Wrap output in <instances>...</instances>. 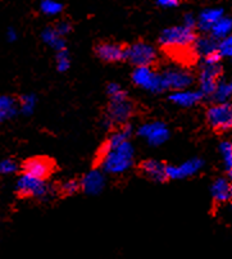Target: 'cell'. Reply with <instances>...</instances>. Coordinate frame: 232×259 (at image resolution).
Wrapping results in <instances>:
<instances>
[{
  "mask_svg": "<svg viewBox=\"0 0 232 259\" xmlns=\"http://www.w3.org/2000/svg\"><path fill=\"white\" fill-rule=\"evenodd\" d=\"M132 80L140 88L152 93H162L166 90L162 75L152 69V67H136L132 73Z\"/></svg>",
  "mask_w": 232,
  "mask_h": 259,
  "instance_id": "5b68a950",
  "label": "cell"
},
{
  "mask_svg": "<svg viewBox=\"0 0 232 259\" xmlns=\"http://www.w3.org/2000/svg\"><path fill=\"white\" fill-rule=\"evenodd\" d=\"M54 168H56V164L48 157H33L23 163L25 174L40 180L48 179L53 174Z\"/></svg>",
  "mask_w": 232,
  "mask_h": 259,
  "instance_id": "9c48e42d",
  "label": "cell"
},
{
  "mask_svg": "<svg viewBox=\"0 0 232 259\" xmlns=\"http://www.w3.org/2000/svg\"><path fill=\"white\" fill-rule=\"evenodd\" d=\"M95 54L102 61L108 63H117V62L126 61L127 55V47L116 42H100L95 47Z\"/></svg>",
  "mask_w": 232,
  "mask_h": 259,
  "instance_id": "8fae6325",
  "label": "cell"
},
{
  "mask_svg": "<svg viewBox=\"0 0 232 259\" xmlns=\"http://www.w3.org/2000/svg\"><path fill=\"white\" fill-rule=\"evenodd\" d=\"M132 162L133 148L130 141H124L118 145L112 146L111 152L104 158L100 167L103 168V171L108 172V174H122L130 168Z\"/></svg>",
  "mask_w": 232,
  "mask_h": 259,
  "instance_id": "7a4b0ae2",
  "label": "cell"
},
{
  "mask_svg": "<svg viewBox=\"0 0 232 259\" xmlns=\"http://www.w3.org/2000/svg\"><path fill=\"white\" fill-rule=\"evenodd\" d=\"M231 90H229L228 82H221L219 81L218 85H217L216 91H214V94L212 95L213 100L216 102V104L218 103H227L228 99L231 98Z\"/></svg>",
  "mask_w": 232,
  "mask_h": 259,
  "instance_id": "603a6c76",
  "label": "cell"
},
{
  "mask_svg": "<svg viewBox=\"0 0 232 259\" xmlns=\"http://www.w3.org/2000/svg\"><path fill=\"white\" fill-rule=\"evenodd\" d=\"M203 94L200 91L195 90H180V91H173L169 97V100L172 103H174L178 107L189 108L193 107V105L198 104L200 100L203 99Z\"/></svg>",
  "mask_w": 232,
  "mask_h": 259,
  "instance_id": "2e32d148",
  "label": "cell"
},
{
  "mask_svg": "<svg viewBox=\"0 0 232 259\" xmlns=\"http://www.w3.org/2000/svg\"><path fill=\"white\" fill-rule=\"evenodd\" d=\"M166 167L167 165L164 163L159 162V160L148 159L141 162L140 171L143 172V175H145L148 179L153 180V181L163 182L168 180L167 179Z\"/></svg>",
  "mask_w": 232,
  "mask_h": 259,
  "instance_id": "9a60e30c",
  "label": "cell"
},
{
  "mask_svg": "<svg viewBox=\"0 0 232 259\" xmlns=\"http://www.w3.org/2000/svg\"><path fill=\"white\" fill-rule=\"evenodd\" d=\"M229 199H232V185L229 186Z\"/></svg>",
  "mask_w": 232,
  "mask_h": 259,
  "instance_id": "8d00e7d4",
  "label": "cell"
},
{
  "mask_svg": "<svg viewBox=\"0 0 232 259\" xmlns=\"http://www.w3.org/2000/svg\"><path fill=\"white\" fill-rule=\"evenodd\" d=\"M41 37L44 40L45 44L50 45L53 49H56L57 52H61V50L66 49V41L64 39L54 30V27H48L42 31Z\"/></svg>",
  "mask_w": 232,
  "mask_h": 259,
  "instance_id": "44dd1931",
  "label": "cell"
},
{
  "mask_svg": "<svg viewBox=\"0 0 232 259\" xmlns=\"http://www.w3.org/2000/svg\"><path fill=\"white\" fill-rule=\"evenodd\" d=\"M17 31L14 30L13 27L8 28V31H7V39H8V41H14V40H17Z\"/></svg>",
  "mask_w": 232,
  "mask_h": 259,
  "instance_id": "e575fe53",
  "label": "cell"
},
{
  "mask_svg": "<svg viewBox=\"0 0 232 259\" xmlns=\"http://www.w3.org/2000/svg\"><path fill=\"white\" fill-rule=\"evenodd\" d=\"M207 122L209 126L219 133H226L232 130V104L218 103L207 110Z\"/></svg>",
  "mask_w": 232,
  "mask_h": 259,
  "instance_id": "277c9868",
  "label": "cell"
},
{
  "mask_svg": "<svg viewBox=\"0 0 232 259\" xmlns=\"http://www.w3.org/2000/svg\"><path fill=\"white\" fill-rule=\"evenodd\" d=\"M35 104H36V99H35L33 95H25L20 99V108L22 110V113L25 114L32 113Z\"/></svg>",
  "mask_w": 232,
  "mask_h": 259,
  "instance_id": "f1b7e54d",
  "label": "cell"
},
{
  "mask_svg": "<svg viewBox=\"0 0 232 259\" xmlns=\"http://www.w3.org/2000/svg\"><path fill=\"white\" fill-rule=\"evenodd\" d=\"M193 49L195 54L202 55L204 58L209 57L212 54L219 53V41L216 39H213L210 35L203 36V37H196L195 42L193 45Z\"/></svg>",
  "mask_w": 232,
  "mask_h": 259,
  "instance_id": "ac0fdd59",
  "label": "cell"
},
{
  "mask_svg": "<svg viewBox=\"0 0 232 259\" xmlns=\"http://www.w3.org/2000/svg\"><path fill=\"white\" fill-rule=\"evenodd\" d=\"M224 12L222 8H205L200 12L199 17L196 18V27L203 32H210L212 27L223 17Z\"/></svg>",
  "mask_w": 232,
  "mask_h": 259,
  "instance_id": "5bb4252c",
  "label": "cell"
},
{
  "mask_svg": "<svg viewBox=\"0 0 232 259\" xmlns=\"http://www.w3.org/2000/svg\"><path fill=\"white\" fill-rule=\"evenodd\" d=\"M221 54L216 53L207 58H204L202 69H200L199 82H200V93L203 97H210L214 94L217 85L219 82V76L222 73L221 67Z\"/></svg>",
  "mask_w": 232,
  "mask_h": 259,
  "instance_id": "3957f363",
  "label": "cell"
},
{
  "mask_svg": "<svg viewBox=\"0 0 232 259\" xmlns=\"http://www.w3.org/2000/svg\"><path fill=\"white\" fill-rule=\"evenodd\" d=\"M138 135L147 139L152 145H162L166 143L169 138V131L163 123L160 122H153V123L143 124L137 131Z\"/></svg>",
  "mask_w": 232,
  "mask_h": 259,
  "instance_id": "4fadbf2b",
  "label": "cell"
},
{
  "mask_svg": "<svg viewBox=\"0 0 232 259\" xmlns=\"http://www.w3.org/2000/svg\"><path fill=\"white\" fill-rule=\"evenodd\" d=\"M104 184H105L104 176H103L102 172L97 171V169H94V171L88 172L87 175H85L82 181L80 182L81 189H82L85 193L92 194V195L99 194L100 191L103 190V188H104Z\"/></svg>",
  "mask_w": 232,
  "mask_h": 259,
  "instance_id": "e0dca14e",
  "label": "cell"
},
{
  "mask_svg": "<svg viewBox=\"0 0 232 259\" xmlns=\"http://www.w3.org/2000/svg\"><path fill=\"white\" fill-rule=\"evenodd\" d=\"M17 164L14 160L12 159H6L3 162H0V174L2 175H8L13 174V172L17 171Z\"/></svg>",
  "mask_w": 232,
  "mask_h": 259,
  "instance_id": "4dcf8cb0",
  "label": "cell"
},
{
  "mask_svg": "<svg viewBox=\"0 0 232 259\" xmlns=\"http://www.w3.org/2000/svg\"><path fill=\"white\" fill-rule=\"evenodd\" d=\"M0 113L4 119L13 117L17 113V102L9 97H0Z\"/></svg>",
  "mask_w": 232,
  "mask_h": 259,
  "instance_id": "7402d4cb",
  "label": "cell"
},
{
  "mask_svg": "<svg viewBox=\"0 0 232 259\" xmlns=\"http://www.w3.org/2000/svg\"><path fill=\"white\" fill-rule=\"evenodd\" d=\"M228 176H229V180L232 181V168L228 169Z\"/></svg>",
  "mask_w": 232,
  "mask_h": 259,
  "instance_id": "d590c367",
  "label": "cell"
},
{
  "mask_svg": "<svg viewBox=\"0 0 232 259\" xmlns=\"http://www.w3.org/2000/svg\"><path fill=\"white\" fill-rule=\"evenodd\" d=\"M80 189H81L80 182L76 181V180H68V181L63 182V184L61 185V193L63 194L64 196L75 195Z\"/></svg>",
  "mask_w": 232,
  "mask_h": 259,
  "instance_id": "484cf974",
  "label": "cell"
},
{
  "mask_svg": "<svg viewBox=\"0 0 232 259\" xmlns=\"http://www.w3.org/2000/svg\"><path fill=\"white\" fill-rule=\"evenodd\" d=\"M17 193L22 198H42L49 193V186L45 180L23 174L17 184Z\"/></svg>",
  "mask_w": 232,
  "mask_h": 259,
  "instance_id": "52a82bcc",
  "label": "cell"
},
{
  "mask_svg": "<svg viewBox=\"0 0 232 259\" xmlns=\"http://www.w3.org/2000/svg\"><path fill=\"white\" fill-rule=\"evenodd\" d=\"M3 119H4V117H3V114H2V113H0V121H3Z\"/></svg>",
  "mask_w": 232,
  "mask_h": 259,
  "instance_id": "f35d334b",
  "label": "cell"
},
{
  "mask_svg": "<svg viewBox=\"0 0 232 259\" xmlns=\"http://www.w3.org/2000/svg\"><path fill=\"white\" fill-rule=\"evenodd\" d=\"M133 104L128 99L121 102H111L108 107V114L105 118V127H112L114 124L123 126L127 119L132 116Z\"/></svg>",
  "mask_w": 232,
  "mask_h": 259,
  "instance_id": "ba28073f",
  "label": "cell"
},
{
  "mask_svg": "<svg viewBox=\"0 0 232 259\" xmlns=\"http://www.w3.org/2000/svg\"><path fill=\"white\" fill-rule=\"evenodd\" d=\"M218 50L221 57H229V58H232V33L219 41Z\"/></svg>",
  "mask_w": 232,
  "mask_h": 259,
  "instance_id": "f546056e",
  "label": "cell"
},
{
  "mask_svg": "<svg viewBox=\"0 0 232 259\" xmlns=\"http://www.w3.org/2000/svg\"><path fill=\"white\" fill-rule=\"evenodd\" d=\"M126 59L136 67H150L157 61V52L148 42L138 41L127 47Z\"/></svg>",
  "mask_w": 232,
  "mask_h": 259,
  "instance_id": "8992f818",
  "label": "cell"
},
{
  "mask_svg": "<svg viewBox=\"0 0 232 259\" xmlns=\"http://www.w3.org/2000/svg\"><path fill=\"white\" fill-rule=\"evenodd\" d=\"M219 150H221V154L223 157L224 164L228 169L232 168V144L229 141H223V143L219 145Z\"/></svg>",
  "mask_w": 232,
  "mask_h": 259,
  "instance_id": "4316f807",
  "label": "cell"
},
{
  "mask_svg": "<svg viewBox=\"0 0 232 259\" xmlns=\"http://www.w3.org/2000/svg\"><path fill=\"white\" fill-rule=\"evenodd\" d=\"M228 86H229V90H231V94H232V81L231 82H228Z\"/></svg>",
  "mask_w": 232,
  "mask_h": 259,
  "instance_id": "74e56055",
  "label": "cell"
},
{
  "mask_svg": "<svg viewBox=\"0 0 232 259\" xmlns=\"http://www.w3.org/2000/svg\"><path fill=\"white\" fill-rule=\"evenodd\" d=\"M231 32H232V18L231 17L223 16L221 20L216 23V25L213 26L209 35L212 36L213 39L221 41V40H223L224 37L231 35Z\"/></svg>",
  "mask_w": 232,
  "mask_h": 259,
  "instance_id": "d6986e66",
  "label": "cell"
},
{
  "mask_svg": "<svg viewBox=\"0 0 232 259\" xmlns=\"http://www.w3.org/2000/svg\"><path fill=\"white\" fill-rule=\"evenodd\" d=\"M203 165H204V162L199 158H193V159L188 160L180 165H167V179L182 180L186 177L194 176L203 168Z\"/></svg>",
  "mask_w": 232,
  "mask_h": 259,
  "instance_id": "7c38bea8",
  "label": "cell"
},
{
  "mask_svg": "<svg viewBox=\"0 0 232 259\" xmlns=\"http://www.w3.org/2000/svg\"><path fill=\"white\" fill-rule=\"evenodd\" d=\"M57 68L61 72H66L69 68V64H71V59L68 57V53L67 49L61 50V52H57Z\"/></svg>",
  "mask_w": 232,
  "mask_h": 259,
  "instance_id": "83f0119b",
  "label": "cell"
},
{
  "mask_svg": "<svg viewBox=\"0 0 232 259\" xmlns=\"http://www.w3.org/2000/svg\"><path fill=\"white\" fill-rule=\"evenodd\" d=\"M40 9L42 13L48 14V16H56L63 11V6L56 0H42L40 4Z\"/></svg>",
  "mask_w": 232,
  "mask_h": 259,
  "instance_id": "cb8c5ba5",
  "label": "cell"
},
{
  "mask_svg": "<svg viewBox=\"0 0 232 259\" xmlns=\"http://www.w3.org/2000/svg\"><path fill=\"white\" fill-rule=\"evenodd\" d=\"M196 22H198V20H196V17L194 16L193 13H186L185 16H183V25L182 26H185V27L191 28V30H195Z\"/></svg>",
  "mask_w": 232,
  "mask_h": 259,
  "instance_id": "d6a6232c",
  "label": "cell"
},
{
  "mask_svg": "<svg viewBox=\"0 0 232 259\" xmlns=\"http://www.w3.org/2000/svg\"><path fill=\"white\" fill-rule=\"evenodd\" d=\"M54 30L63 37L64 35H68L72 31V26H71L69 22H67V21H61V22H57V25L54 26Z\"/></svg>",
  "mask_w": 232,
  "mask_h": 259,
  "instance_id": "1f68e13d",
  "label": "cell"
},
{
  "mask_svg": "<svg viewBox=\"0 0 232 259\" xmlns=\"http://www.w3.org/2000/svg\"><path fill=\"white\" fill-rule=\"evenodd\" d=\"M229 186L231 185L224 179H218L213 182L210 193H212L214 201H217V203H224V201L229 200Z\"/></svg>",
  "mask_w": 232,
  "mask_h": 259,
  "instance_id": "ffe728a7",
  "label": "cell"
},
{
  "mask_svg": "<svg viewBox=\"0 0 232 259\" xmlns=\"http://www.w3.org/2000/svg\"><path fill=\"white\" fill-rule=\"evenodd\" d=\"M158 6L163 7V8H173L180 4V0H155Z\"/></svg>",
  "mask_w": 232,
  "mask_h": 259,
  "instance_id": "836d02e7",
  "label": "cell"
},
{
  "mask_svg": "<svg viewBox=\"0 0 232 259\" xmlns=\"http://www.w3.org/2000/svg\"><path fill=\"white\" fill-rule=\"evenodd\" d=\"M107 93L111 98V102H121V100L128 99L127 93L117 83H109L108 88H107Z\"/></svg>",
  "mask_w": 232,
  "mask_h": 259,
  "instance_id": "d4e9b609",
  "label": "cell"
},
{
  "mask_svg": "<svg viewBox=\"0 0 232 259\" xmlns=\"http://www.w3.org/2000/svg\"><path fill=\"white\" fill-rule=\"evenodd\" d=\"M195 40V30H191L182 25L166 28L159 36V44L171 53L185 52L189 48H193Z\"/></svg>",
  "mask_w": 232,
  "mask_h": 259,
  "instance_id": "6da1fadb",
  "label": "cell"
},
{
  "mask_svg": "<svg viewBox=\"0 0 232 259\" xmlns=\"http://www.w3.org/2000/svg\"><path fill=\"white\" fill-rule=\"evenodd\" d=\"M162 80L166 90L173 91L186 90L194 82L191 73L185 69H168L162 73Z\"/></svg>",
  "mask_w": 232,
  "mask_h": 259,
  "instance_id": "30bf717a",
  "label": "cell"
}]
</instances>
